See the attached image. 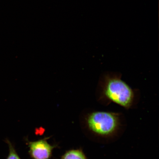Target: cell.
<instances>
[{"mask_svg": "<svg viewBox=\"0 0 159 159\" xmlns=\"http://www.w3.org/2000/svg\"><path fill=\"white\" fill-rule=\"evenodd\" d=\"M120 74H104L99 80L98 100L101 103H115L126 109L132 107L137 99V91L121 79Z\"/></svg>", "mask_w": 159, "mask_h": 159, "instance_id": "1", "label": "cell"}, {"mask_svg": "<svg viewBox=\"0 0 159 159\" xmlns=\"http://www.w3.org/2000/svg\"><path fill=\"white\" fill-rule=\"evenodd\" d=\"M87 121L91 130L96 134L106 135L111 134L116 129L118 117L114 113L98 111L89 114Z\"/></svg>", "mask_w": 159, "mask_h": 159, "instance_id": "2", "label": "cell"}, {"mask_svg": "<svg viewBox=\"0 0 159 159\" xmlns=\"http://www.w3.org/2000/svg\"><path fill=\"white\" fill-rule=\"evenodd\" d=\"M30 152L34 159H48L53 147L45 140L29 143Z\"/></svg>", "mask_w": 159, "mask_h": 159, "instance_id": "3", "label": "cell"}, {"mask_svg": "<svg viewBox=\"0 0 159 159\" xmlns=\"http://www.w3.org/2000/svg\"><path fill=\"white\" fill-rule=\"evenodd\" d=\"M62 159H86V158L80 151L71 150L66 152Z\"/></svg>", "mask_w": 159, "mask_h": 159, "instance_id": "4", "label": "cell"}, {"mask_svg": "<svg viewBox=\"0 0 159 159\" xmlns=\"http://www.w3.org/2000/svg\"><path fill=\"white\" fill-rule=\"evenodd\" d=\"M6 142L9 145V152L7 159H20L17 155L14 148L9 140H6Z\"/></svg>", "mask_w": 159, "mask_h": 159, "instance_id": "5", "label": "cell"}]
</instances>
